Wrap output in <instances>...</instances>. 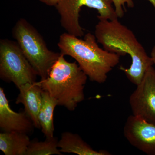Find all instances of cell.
Instances as JSON below:
<instances>
[{
    "mask_svg": "<svg viewBox=\"0 0 155 155\" xmlns=\"http://www.w3.org/2000/svg\"><path fill=\"white\" fill-rule=\"evenodd\" d=\"M94 35L105 50L121 56L129 55L131 60L130 67L126 69L121 67L120 69L130 82L138 85L154 63L133 31L118 19L99 20L95 26Z\"/></svg>",
    "mask_w": 155,
    "mask_h": 155,
    "instance_id": "obj_1",
    "label": "cell"
},
{
    "mask_svg": "<svg viewBox=\"0 0 155 155\" xmlns=\"http://www.w3.org/2000/svg\"><path fill=\"white\" fill-rule=\"evenodd\" d=\"M61 54L74 58L92 81L104 83L108 74L120 62L121 56L101 48L95 35L86 34L84 39L65 32L58 44Z\"/></svg>",
    "mask_w": 155,
    "mask_h": 155,
    "instance_id": "obj_2",
    "label": "cell"
},
{
    "mask_svg": "<svg viewBox=\"0 0 155 155\" xmlns=\"http://www.w3.org/2000/svg\"><path fill=\"white\" fill-rule=\"evenodd\" d=\"M64 56L61 54L46 78L36 83L56 100L58 106L73 111L84 99L87 76L76 62H68Z\"/></svg>",
    "mask_w": 155,
    "mask_h": 155,
    "instance_id": "obj_3",
    "label": "cell"
},
{
    "mask_svg": "<svg viewBox=\"0 0 155 155\" xmlns=\"http://www.w3.org/2000/svg\"><path fill=\"white\" fill-rule=\"evenodd\" d=\"M12 33L37 75L41 80L46 78L61 53L49 49L40 34L23 18L16 22Z\"/></svg>",
    "mask_w": 155,
    "mask_h": 155,
    "instance_id": "obj_4",
    "label": "cell"
},
{
    "mask_svg": "<svg viewBox=\"0 0 155 155\" xmlns=\"http://www.w3.org/2000/svg\"><path fill=\"white\" fill-rule=\"evenodd\" d=\"M36 72L17 42L8 39L0 41V78L13 82L17 88L36 82Z\"/></svg>",
    "mask_w": 155,
    "mask_h": 155,
    "instance_id": "obj_5",
    "label": "cell"
},
{
    "mask_svg": "<svg viewBox=\"0 0 155 155\" xmlns=\"http://www.w3.org/2000/svg\"><path fill=\"white\" fill-rule=\"evenodd\" d=\"M112 0H60L55 6L61 17V26L67 33L81 37L84 35L79 23V15L84 6L95 9L99 20L118 19Z\"/></svg>",
    "mask_w": 155,
    "mask_h": 155,
    "instance_id": "obj_6",
    "label": "cell"
},
{
    "mask_svg": "<svg viewBox=\"0 0 155 155\" xmlns=\"http://www.w3.org/2000/svg\"><path fill=\"white\" fill-rule=\"evenodd\" d=\"M136 86L129 99L132 115L155 125V69L153 66Z\"/></svg>",
    "mask_w": 155,
    "mask_h": 155,
    "instance_id": "obj_7",
    "label": "cell"
},
{
    "mask_svg": "<svg viewBox=\"0 0 155 155\" xmlns=\"http://www.w3.org/2000/svg\"><path fill=\"white\" fill-rule=\"evenodd\" d=\"M123 134L132 146L148 155H155V125L137 116H128Z\"/></svg>",
    "mask_w": 155,
    "mask_h": 155,
    "instance_id": "obj_8",
    "label": "cell"
},
{
    "mask_svg": "<svg viewBox=\"0 0 155 155\" xmlns=\"http://www.w3.org/2000/svg\"><path fill=\"white\" fill-rule=\"evenodd\" d=\"M34 125L25 111L17 113L12 110L4 90L0 88V127L4 132H16L28 134Z\"/></svg>",
    "mask_w": 155,
    "mask_h": 155,
    "instance_id": "obj_9",
    "label": "cell"
},
{
    "mask_svg": "<svg viewBox=\"0 0 155 155\" xmlns=\"http://www.w3.org/2000/svg\"><path fill=\"white\" fill-rule=\"evenodd\" d=\"M36 82L26 84L18 88L19 93L16 103L24 105V111L32 120L35 127L41 128L38 114L41 105L43 90Z\"/></svg>",
    "mask_w": 155,
    "mask_h": 155,
    "instance_id": "obj_10",
    "label": "cell"
},
{
    "mask_svg": "<svg viewBox=\"0 0 155 155\" xmlns=\"http://www.w3.org/2000/svg\"><path fill=\"white\" fill-rule=\"evenodd\" d=\"M58 147L61 153H72L79 155H110L104 150H96L85 142L77 134L64 132L58 141Z\"/></svg>",
    "mask_w": 155,
    "mask_h": 155,
    "instance_id": "obj_11",
    "label": "cell"
},
{
    "mask_svg": "<svg viewBox=\"0 0 155 155\" xmlns=\"http://www.w3.org/2000/svg\"><path fill=\"white\" fill-rule=\"evenodd\" d=\"M30 142L25 134L4 131L0 133V150L5 155H26Z\"/></svg>",
    "mask_w": 155,
    "mask_h": 155,
    "instance_id": "obj_12",
    "label": "cell"
},
{
    "mask_svg": "<svg viewBox=\"0 0 155 155\" xmlns=\"http://www.w3.org/2000/svg\"><path fill=\"white\" fill-rule=\"evenodd\" d=\"M58 104L48 93L43 91L42 100L38 114V120L42 132L46 137L54 136V111Z\"/></svg>",
    "mask_w": 155,
    "mask_h": 155,
    "instance_id": "obj_13",
    "label": "cell"
},
{
    "mask_svg": "<svg viewBox=\"0 0 155 155\" xmlns=\"http://www.w3.org/2000/svg\"><path fill=\"white\" fill-rule=\"evenodd\" d=\"M58 138L53 137L48 138L44 141L36 140L31 141L26 155H62L58 149Z\"/></svg>",
    "mask_w": 155,
    "mask_h": 155,
    "instance_id": "obj_14",
    "label": "cell"
},
{
    "mask_svg": "<svg viewBox=\"0 0 155 155\" xmlns=\"http://www.w3.org/2000/svg\"><path fill=\"white\" fill-rule=\"evenodd\" d=\"M116 15L118 18H122L124 15V7L125 4L129 8L134 7L133 0H112Z\"/></svg>",
    "mask_w": 155,
    "mask_h": 155,
    "instance_id": "obj_15",
    "label": "cell"
},
{
    "mask_svg": "<svg viewBox=\"0 0 155 155\" xmlns=\"http://www.w3.org/2000/svg\"><path fill=\"white\" fill-rule=\"evenodd\" d=\"M41 2L50 6H55L58 5L60 0H39Z\"/></svg>",
    "mask_w": 155,
    "mask_h": 155,
    "instance_id": "obj_16",
    "label": "cell"
},
{
    "mask_svg": "<svg viewBox=\"0 0 155 155\" xmlns=\"http://www.w3.org/2000/svg\"><path fill=\"white\" fill-rule=\"evenodd\" d=\"M150 57H151L152 59L154 64L155 65V45L153 48L152 50Z\"/></svg>",
    "mask_w": 155,
    "mask_h": 155,
    "instance_id": "obj_17",
    "label": "cell"
},
{
    "mask_svg": "<svg viewBox=\"0 0 155 155\" xmlns=\"http://www.w3.org/2000/svg\"><path fill=\"white\" fill-rule=\"evenodd\" d=\"M148 1L153 5V7H154L155 10V0H148Z\"/></svg>",
    "mask_w": 155,
    "mask_h": 155,
    "instance_id": "obj_18",
    "label": "cell"
}]
</instances>
